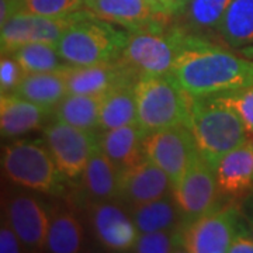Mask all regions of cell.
<instances>
[{"label": "cell", "mask_w": 253, "mask_h": 253, "mask_svg": "<svg viewBox=\"0 0 253 253\" xmlns=\"http://www.w3.org/2000/svg\"><path fill=\"white\" fill-rule=\"evenodd\" d=\"M170 75L191 97H208L253 84V59L190 34Z\"/></svg>", "instance_id": "1"}, {"label": "cell", "mask_w": 253, "mask_h": 253, "mask_svg": "<svg viewBox=\"0 0 253 253\" xmlns=\"http://www.w3.org/2000/svg\"><path fill=\"white\" fill-rule=\"evenodd\" d=\"M126 40L128 34L86 9L78 14L55 46L68 63L87 66L120 59Z\"/></svg>", "instance_id": "2"}, {"label": "cell", "mask_w": 253, "mask_h": 253, "mask_svg": "<svg viewBox=\"0 0 253 253\" xmlns=\"http://www.w3.org/2000/svg\"><path fill=\"white\" fill-rule=\"evenodd\" d=\"M189 126L199 155L212 168L224 155L249 139L239 116L212 97H194Z\"/></svg>", "instance_id": "3"}, {"label": "cell", "mask_w": 253, "mask_h": 253, "mask_svg": "<svg viewBox=\"0 0 253 253\" xmlns=\"http://www.w3.org/2000/svg\"><path fill=\"white\" fill-rule=\"evenodd\" d=\"M138 124L151 132L189 126L193 100L170 73L141 75L135 83Z\"/></svg>", "instance_id": "4"}, {"label": "cell", "mask_w": 253, "mask_h": 253, "mask_svg": "<svg viewBox=\"0 0 253 253\" xmlns=\"http://www.w3.org/2000/svg\"><path fill=\"white\" fill-rule=\"evenodd\" d=\"M1 168L6 177L21 187L59 196L65 174L56 166L45 141L20 139L3 148Z\"/></svg>", "instance_id": "5"}, {"label": "cell", "mask_w": 253, "mask_h": 253, "mask_svg": "<svg viewBox=\"0 0 253 253\" xmlns=\"http://www.w3.org/2000/svg\"><path fill=\"white\" fill-rule=\"evenodd\" d=\"M189 37L181 28L166 30L163 24L129 31L123 59L141 75L170 73Z\"/></svg>", "instance_id": "6"}, {"label": "cell", "mask_w": 253, "mask_h": 253, "mask_svg": "<svg viewBox=\"0 0 253 253\" xmlns=\"http://www.w3.org/2000/svg\"><path fill=\"white\" fill-rule=\"evenodd\" d=\"M145 158L166 173L173 186L199 156L189 126H174L148 132L144 138Z\"/></svg>", "instance_id": "7"}, {"label": "cell", "mask_w": 253, "mask_h": 253, "mask_svg": "<svg viewBox=\"0 0 253 253\" xmlns=\"http://www.w3.org/2000/svg\"><path fill=\"white\" fill-rule=\"evenodd\" d=\"M239 225V211L234 206L215 208L181 226V252L225 253Z\"/></svg>", "instance_id": "8"}, {"label": "cell", "mask_w": 253, "mask_h": 253, "mask_svg": "<svg viewBox=\"0 0 253 253\" xmlns=\"http://www.w3.org/2000/svg\"><path fill=\"white\" fill-rule=\"evenodd\" d=\"M44 141L56 166L68 179L79 177L93 152L100 148V135L55 120L44 129Z\"/></svg>", "instance_id": "9"}, {"label": "cell", "mask_w": 253, "mask_h": 253, "mask_svg": "<svg viewBox=\"0 0 253 253\" xmlns=\"http://www.w3.org/2000/svg\"><path fill=\"white\" fill-rule=\"evenodd\" d=\"M219 194L214 168L200 155L172 189L173 199L180 208L184 224L218 208Z\"/></svg>", "instance_id": "10"}, {"label": "cell", "mask_w": 253, "mask_h": 253, "mask_svg": "<svg viewBox=\"0 0 253 253\" xmlns=\"http://www.w3.org/2000/svg\"><path fill=\"white\" fill-rule=\"evenodd\" d=\"M78 14H73L71 17L54 18L18 11L1 24V54H10L20 46L34 42L56 45L59 38L75 21Z\"/></svg>", "instance_id": "11"}, {"label": "cell", "mask_w": 253, "mask_h": 253, "mask_svg": "<svg viewBox=\"0 0 253 253\" xmlns=\"http://www.w3.org/2000/svg\"><path fill=\"white\" fill-rule=\"evenodd\" d=\"M69 94H106L121 84H135L141 73L123 59L113 62L65 68Z\"/></svg>", "instance_id": "12"}, {"label": "cell", "mask_w": 253, "mask_h": 253, "mask_svg": "<svg viewBox=\"0 0 253 253\" xmlns=\"http://www.w3.org/2000/svg\"><path fill=\"white\" fill-rule=\"evenodd\" d=\"M89 217L94 236L104 248L114 252L132 249L139 232L123 208L109 201H91Z\"/></svg>", "instance_id": "13"}, {"label": "cell", "mask_w": 253, "mask_h": 253, "mask_svg": "<svg viewBox=\"0 0 253 253\" xmlns=\"http://www.w3.org/2000/svg\"><path fill=\"white\" fill-rule=\"evenodd\" d=\"M6 222L26 248L31 251L45 248L49 218L34 196L13 193L6 203Z\"/></svg>", "instance_id": "14"}, {"label": "cell", "mask_w": 253, "mask_h": 253, "mask_svg": "<svg viewBox=\"0 0 253 253\" xmlns=\"http://www.w3.org/2000/svg\"><path fill=\"white\" fill-rule=\"evenodd\" d=\"M170 177L154 162L144 159L120 173V196L131 207L172 194Z\"/></svg>", "instance_id": "15"}, {"label": "cell", "mask_w": 253, "mask_h": 253, "mask_svg": "<svg viewBox=\"0 0 253 253\" xmlns=\"http://www.w3.org/2000/svg\"><path fill=\"white\" fill-rule=\"evenodd\" d=\"M86 3L97 17L129 31L165 24L169 17L158 11L148 0H87Z\"/></svg>", "instance_id": "16"}, {"label": "cell", "mask_w": 253, "mask_h": 253, "mask_svg": "<svg viewBox=\"0 0 253 253\" xmlns=\"http://www.w3.org/2000/svg\"><path fill=\"white\" fill-rule=\"evenodd\" d=\"M218 190L228 197H242L253 189V138L224 155L214 166Z\"/></svg>", "instance_id": "17"}, {"label": "cell", "mask_w": 253, "mask_h": 253, "mask_svg": "<svg viewBox=\"0 0 253 253\" xmlns=\"http://www.w3.org/2000/svg\"><path fill=\"white\" fill-rule=\"evenodd\" d=\"M51 110L18 96L16 93L1 94L0 129L3 138H17L40 129Z\"/></svg>", "instance_id": "18"}, {"label": "cell", "mask_w": 253, "mask_h": 253, "mask_svg": "<svg viewBox=\"0 0 253 253\" xmlns=\"http://www.w3.org/2000/svg\"><path fill=\"white\" fill-rule=\"evenodd\" d=\"M145 129L136 124L106 129L100 135V148L120 172L135 166L145 158Z\"/></svg>", "instance_id": "19"}, {"label": "cell", "mask_w": 253, "mask_h": 253, "mask_svg": "<svg viewBox=\"0 0 253 253\" xmlns=\"http://www.w3.org/2000/svg\"><path fill=\"white\" fill-rule=\"evenodd\" d=\"M120 173L109 156L99 148L93 152L82 173V183L93 201L116 200L120 196Z\"/></svg>", "instance_id": "20"}, {"label": "cell", "mask_w": 253, "mask_h": 253, "mask_svg": "<svg viewBox=\"0 0 253 253\" xmlns=\"http://www.w3.org/2000/svg\"><path fill=\"white\" fill-rule=\"evenodd\" d=\"M63 71L65 69L58 72L26 73L14 93L52 111L55 106L68 94V84Z\"/></svg>", "instance_id": "21"}, {"label": "cell", "mask_w": 253, "mask_h": 253, "mask_svg": "<svg viewBox=\"0 0 253 253\" xmlns=\"http://www.w3.org/2000/svg\"><path fill=\"white\" fill-rule=\"evenodd\" d=\"M131 217L139 234L173 229L184 224L183 214L172 194L146 204L131 207Z\"/></svg>", "instance_id": "22"}, {"label": "cell", "mask_w": 253, "mask_h": 253, "mask_svg": "<svg viewBox=\"0 0 253 253\" xmlns=\"http://www.w3.org/2000/svg\"><path fill=\"white\" fill-rule=\"evenodd\" d=\"M138 123L135 84H121L103 96L99 128L101 131Z\"/></svg>", "instance_id": "23"}, {"label": "cell", "mask_w": 253, "mask_h": 253, "mask_svg": "<svg viewBox=\"0 0 253 253\" xmlns=\"http://www.w3.org/2000/svg\"><path fill=\"white\" fill-rule=\"evenodd\" d=\"M104 94H66L52 110L55 120L87 131L99 128Z\"/></svg>", "instance_id": "24"}, {"label": "cell", "mask_w": 253, "mask_h": 253, "mask_svg": "<svg viewBox=\"0 0 253 253\" xmlns=\"http://www.w3.org/2000/svg\"><path fill=\"white\" fill-rule=\"evenodd\" d=\"M218 31L228 45H253V0H232L221 20Z\"/></svg>", "instance_id": "25"}, {"label": "cell", "mask_w": 253, "mask_h": 253, "mask_svg": "<svg viewBox=\"0 0 253 253\" xmlns=\"http://www.w3.org/2000/svg\"><path fill=\"white\" fill-rule=\"evenodd\" d=\"M83 246V228L81 221L71 212L59 211L49 219L46 235V251L54 253L81 252Z\"/></svg>", "instance_id": "26"}, {"label": "cell", "mask_w": 253, "mask_h": 253, "mask_svg": "<svg viewBox=\"0 0 253 253\" xmlns=\"http://www.w3.org/2000/svg\"><path fill=\"white\" fill-rule=\"evenodd\" d=\"M10 54L16 58L24 73L58 72L71 65L59 55L56 46L45 42L27 44L14 49Z\"/></svg>", "instance_id": "27"}, {"label": "cell", "mask_w": 253, "mask_h": 253, "mask_svg": "<svg viewBox=\"0 0 253 253\" xmlns=\"http://www.w3.org/2000/svg\"><path fill=\"white\" fill-rule=\"evenodd\" d=\"M232 0H189L184 13L186 21L194 31L218 28Z\"/></svg>", "instance_id": "28"}, {"label": "cell", "mask_w": 253, "mask_h": 253, "mask_svg": "<svg viewBox=\"0 0 253 253\" xmlns=\"http://www.w3.org/2000/svg\"><path fill=\"white\" fill-rule=\"evenodd\" d=\"M183 226V225H181ZM181 226L166 229L144 232L136 238L131 252L138 253H170L181 251Z\"/></svg>", "instance_id": "29"}, {"label": "cell", "mask_w": 253, "mask_h": 253, "mask_svg": "<svg viewBox=\"0 0 253 253\" xmlns=\"http://www.w3.org/2000/svg\"><path fill=\"white\" fill-rule=\"evenodd\" d=\"M86 9V0H21V11L45 17H71Z\"/></svg>", "instance_id": "30"}, {"label": "cell", "mask_w": 253, "mask_h": 253, "mask_svg": "<svg viewBox=\"0 0 253 253\" xmlns=\"http://www.w3.org/2000/svg\"><path fill=\"white\" fill-rule=\"evenodd\" d=\"M232 109L242 120L249 136H253V84L208 96Z\"/></svg>", "instance_id": "31"}, {"label": "cell", "mask_w": 253, "mask_h": 253, "mask_svg": "<svg viewBox=\"0 0 253 253\" xmlns=\"http://www.w3.org/2000/svg\"><path fill=\"white\" fill-rule=\"evenodd\" d=\"M24 71L11 54H1L0 59V90L1 94L14 93L24 78Z\"/></svg>", "instance_id": "32"}, {"label": "cell", "mask_w": 253, "mask_h": 253, "mask_svg": "<svg viewBox=\"0 0 253 253\" xmlns=\"http://www.w3.org/2000/svg\"><path fill=\"white\" fill-rule=\"evenodd\" d=\"M23 242L20 241L14 229L9 225V222H3L0 228V252L1 253H20Z\"/></svg>", "instance_id": "33"}, {"label": "cell", "mask_w": 253, "mask_h": 253, "mask_svg": "<svg viewBox=\"0 0 253 253\" xmlns=\"http://www.w3.org/2000/svg\"><path fill=\"white\" fill-rule=\"evenodd\" d=\"M229 253H253V234L252 231L241 228L229 246Z\"/></svg>", "instance_id": "34"}, {"label": "cell", "mask_w": 253, "mask_h": 253, "mask_svg": "<svg viewBox=\"0 0 253 253\" xmlns=\"http://www.w3.org/2000/svg\"><path fill=\"white\" fill-rule=\"evenodd\" d=\"M21 11V0H0V26Z\"/></svg>", "instance_id": "35"}, {"label": "cell", "mask_w": 253, "mask_h": 253, "mask_svg": "<svg viewBox=\"0 0 253 253\" xmlns=\"http://www.w3.org/2000/svg\"><path fill=\"white\" fill-rule=\"evenodd\" d=\"M158 3H159V9L163 14L174 16L184 10L189 0H158Z\"/></svg>", "instance_id": "36"}, {"label": "cell", "mask_w": 253, "mask_h": 253, "mask_svg": "<svg viewBox=\"0 0 253 253\" xmlns=\"http://www.w3.org/2000/svg\"><path fill=\"white\" fill-rule=\"evenodd\" d=\"M241 54L245 55V56H248V58H251V59H253V45L245 46V48H242Z\"/></svg>", "instance_id": "37"}, {"label": "cell", "mask_w": 253, "mask_h": 253, "mask_svg": "<svg viewBox=\"0 0 253 253\" xmlns=\"http://www.w3.org/2000/svg\"><path fill=\"white\" fill-rule=\"evenodd\" d=\"M148 1H149V3H151V4L154 6L155 9L158 10V11H161V9H159V3H158V0H148ZM161 13H162V11H161Z\"/></svg>", "instance_id": "38"}, {"label": "cell", "mask_w": 253, "mask_h": 253, "mask_svg": "<svg viewBox=\"0 0 253 253\" xmlns=\"http://www.w3.org/2000/svg\"><path fill=\"white\" fill-rule=\"evenodd\" d=\"M249 226H251V231H252V234H253V218L249 219Z\"/></svg>", "instance_id": "39"}, {"label": "cell", "mask_w": 253, "mask_h": 253, "mask_svg": "<svg viewBox=\"0 0 253 253\" xmlns=\"http://www.w3.org/2000/svg\"><path fill=\"white\" fill-rule=\"evenodd\" d=\"M86 1H87V0H86ZM86 4H87V3H86Z\"/></svg>", "instance_id": "40"}]
</instances>
